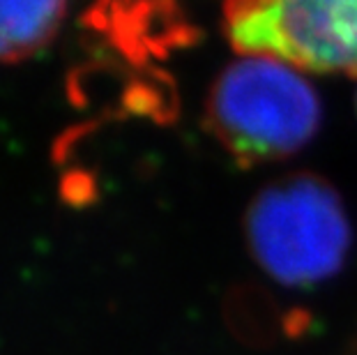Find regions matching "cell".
I'll use <instances>...</instances> for the list:
<instances>
[{
	"mask_svg": "<svg viewBox=\"0 0 357 355\" xmlns=\"http://www.w3.org/2000/svg\"><path fill=\"white\" fill-rule=\"evenodd\" d=\"M67 0H0V63H21L56 40Z\"/></svg>",
	"mask_w": 357,
	"mask_h": 355,
	"instance_id": "277c9868",
	"label": "cell"
},
{
	"mask_svg": "<svg viewBox=\"0 0 357 355\" xmlns=\"http://www.w3.org/2000/svg\"><path fill=\"white\" fill-rule=\"evenodd\" d=\"M242 231L256 266L288 289L332 279L353 245L344 199L316 173H291L261 187L247 206Z\"/></svg>",
	"mask_w": 357,
	"mask_h": 355,
	"instance_id": "6da1fadb",
	"label": "cell"
},
{
	"mask_svg": "<svg viewBox=\"0 0 357 355\" xmlns=\"http://www.w3.org/2000/svg\"><path fill=\"white\" fill-rule=\"evenodd\" d=\"M224 24L238 54L357 74V0H226Z\"/></svg>",
	"mask_w": 357,
	"mask_h": 355,
	"instance_id": "3957f363",
	"label": "cell"
},
{
	"mask_svg": "<svg viewBox=\"0 0 357 355\" xmlns=\"http://www.w3.org/2000/svg\"><path fill=\"white\" fill-rule=\"evenodd\" d=\"M321 123V95L277 58L224 67L205 100V127L240 166L288 160L309 146Z\"/></svg>",
	"mask_w": 357,
	"mask_h": 355,
	"instance_id": "7a4b0ae2",
	"label": "cell"
},
{
	"mask_svg": "<svg viewBox=\"0 0 357 355\" xmlns=\"http://www.w3.org/2000/svg\"><path fill=\"white\" fill-rule=\"evenodd\" d=\"M348 355H357V339H355V344H353V349H351V353Z\"/></svg>",
	"mask_w": 357,
	"mask_h": 355,
	"instance_id": "5b68a950",
	"label": "cell"
}]
</instances>
